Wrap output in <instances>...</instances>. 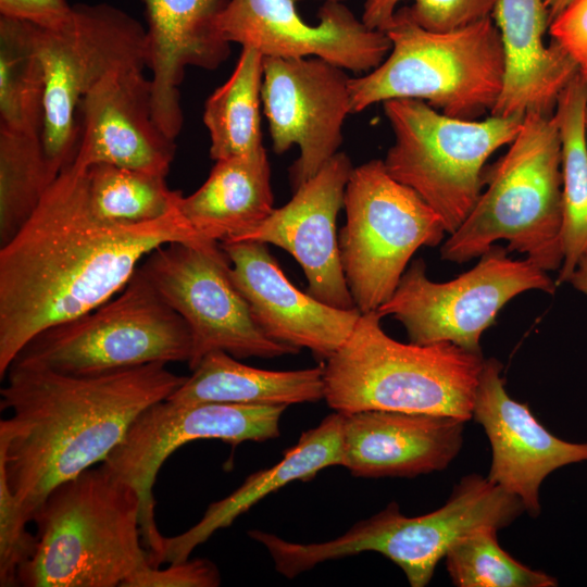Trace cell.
Instances as JSON below:
<instances>
[{
    "mask_svg": "<svg viewBox=\"0 0 587 587\" xmlns=\"http://www.w3.org/2000/svg\"><path fill=\"white\" fill-rule=\"evenodd\" d=\"M286 408L222 402L178 404L166 399L136 417L102 464L137 490L142 541L149 555L160 551L164 538L154 519L153 485L167 457L198 439H220L237 446L276 438Z\"/></svg>",
    "mask_w": 587,
    "mask_h": 587,
    "instance_id": "cell-13",
    "label": "cell"
},
{
    "mask_svg": "<svg viewBox=\"0 0 587 587\" xmlns=\"http://www.w3.org/2000/svg\"><path fill=\"white\" fill-rule=\"evenodd\" d=\"M179 209L209 241L233 242L255 228L275 209L264 147L248 155L215 161L207 180L182 197Z\"/></svg>",
    "mask_w": 587,
    "mask_h": 587,
    "instance_id": "cell-24",
    "label": "cell"
},
{
    "mask_svg": "<svg viewBox=\"0 0 587 587\" xmlns=\"http://www.w3.org/2000/svg\"><path fill=\"white\" fill-rule=\"evenodd\" d=\"M296 2L229 0L217 29L228 43L264 58H320L358 75L377 67L389 53L387 35L369 27L344 2H324L315 25L300 16Z\"/></svg>",
    "mask_w": 587,
    "mask_h": 587,
    "instance_id": "cell-14",
    "label": "cell"
},
{
    "mask_svg": "<svg viewBox=\"0 0 587 587\" xmlns=\"http://www.w3.org/2000/svg\"><path fill=\"white\" fill-rule=\"evenodd\" d=\"M264 57L242 48L228 79L207 99L203 123L214 161L257 152L262 145L261 109Z\"/></svg>",
    "mask_w": 587,
    "mask_h": 587,
    "instance_id": "cell-27",
    "label": "cell"
},
{
    "mask_svg": "<svg viewBox=\"0 0 587 587\" xmlns=\"http://www.w3.org/2000/svg\"><path fill=\"white\" fill-rule=\"evenodd\" d=\"M191 346L187 324L139 265L113 298L42 330L14 361L86 376L152 362L188 363Z\"/></svg>",
    "mask_w": 587,
    "mask_h": 587,
    "instance_id": "cell-8",
    "label": "cell"
},
{
    "mask_svg": "<svg viewBox=\"0 0 587 587\" xmlns=\"http://www.w3.org/2000/svg\"><path fill=\"white\" fill-rule=\"evenodd\" d=\"M491 17L502 43L504 77L490 114L552 113L579 68L557 42L545 43L550 24L545 0H497Z\"/></svg>",
    "mask_w": 587,
    "mask_h": 587,
    "instance_id": "cell-22",
    "label": "cell"
},
{
    "mask_svg": "<svg viewBox=\"0 0 587 587\" xmlns=\"http://www.w3.org/2000/svg\"><path fill=\"white\" fill-rule=\"evenodd\" d=\"M324 399V364L268 371L240 363L221 350L205 354L167 400L178 404L222 402L286 405Z\"/></svg>",
    "mask_w": 587,
    "mask_h": 587,
    "instance_id": "cell-25",
    "label": "cell"
},
{
    "mask_svg": "<svg viewBox=\"0 0 587 587\" xmlns=\"http://www.w3.org/2000/svg\"><path fill=\"white\" fill-rule=\"evenodd\" d=\"M36 41L46 75L42 141L58 176L75 157L80 99L108 75L148 68L147 32L114 5L76 3L63 27H36Z\"/></svg>",
    "mask_w": 587,
    "mask_h": 587,
    "instance_id": "cell-10",
    "label": "cell"
},
{
    "mask_svg": "<svg viewBox=\"0 0 587 587\" xmlns=\"http://www.w3.org/2000/svg\"><path fill=\"white\" fill-rule=\"evenodd\" d=\"M553 114L561 140L563 260L555 280L561 285L587 251V86L580 71L560 93Z\"/></svg>",
    "mask_w": 587,
    "mask_h": 587,
    "instance_id": "cell-26",
    "label": "cell"
},
{
    "mask_svg": "<svg viewBox=\"0 0 587 587\" xmlns=\"http://www.w3.org/2000/svg\"><path fill=\"white\" fill-rule=\"evenodd\" d=\"M92 212L114 224L155 221L178 208L183 193L168 188L162 175L98 163L86 167Z\"/></svg>",
    "mask_w": 587,
    "mask_h": 587,
    "instance_id": "cell-29",
    "label": "cell"
},
{
    "mask_svg": "<svg viewBox=\"0 0 587 587\" xmlns=\"http://www.w3.org/2000/svg\"><path fill=\"white\" fill-rule=\"evenodd\" d=\"M551 40L587 71V0H573L549 25Z\"/></svg>",
    "mask_w": 587,
    "mask_h": 587,
    "instance_id": "cell-35",
    "label": "cell"
},
{
    "mask_svg": "<svg viewBox=\"0 0 587 587\" xmlns=\"http://www.w3.org/2000/svg\"><path fill=\"white\" fill-rule=\"evenodd\" d=\"M401 0H365L362 21L384 32ZM497 0H413L412 18L434 32L452 30L491 17Z\"/></svg>",
    "mask_w": 587,
    "mask_h": 587,
    "instance_id": "cell-32",
    "label": "cell"
},
{
    "mask_svg": "<svg viewBox=\"0 0 587 587\" xmlns=\"http://www.w3.org/2000/svg\"><path fill=\"white\" fill-rule=\"evenodd\" d=\"M67 0H0V16L29 23L42 29H59L72 17Z\"/></svg>",
    "mask_w": 587,
    "mask_h": 587,
    "instance_id": "cell-36",
    "label": "cell"
},
{
    "mask_svg": "<svg viewBox=\"0 0 587 587\" xmlns=\"http://www.w3.org/2000/svg\"><path fill=\"white\" fill-rule=\"evenodd\" d=\"M362 313L346 342L324 363V399L336 412L387 410L467 422L485 358L451 342L402 344Z\"/></svg>",
    "mask_w": 587,
    "mask_h": 587,
    "instance_id": "cell-4",
    "label": "cell"
},
{
    "mask_svg": "<svg viewBox=\"0 0 587 587\" xmlns=\"http://www.w3.org/2000/svg\"><path fill=\"white\" fill-rule=\"evenodd\" d=\"M507 152L483 173L487 185L462 224L445 241L441 259L463 263L495 242L544 271L560 270L563 254L561 140L553 113L529 112Z\"/></svg>",
    "mask_w": 587,
    "mask_h": 587,
    "instance_id": "cell-5",
    "label": "cell"
},
{
    "mask_svg": "<svg viewBox=\"0 0 587 587\" xmlns=\"http://www.w3.org/2000/svg\"><path fill=\"white\" fill-rule=\"evenodd\" d=\"M30 522L0 466V586L18 585L20 569L34 555L37 537L26 529Z\"/></svg>",
    "mask_w": 587,
    "mask_h": 587,
    "instance_id": "cell-33",
    "label": "cell"
},
{
    "mask_svg": "<svg viewBox=\"0 0 587 587\" xmlns=\"http://www.w3.org/2000/svg\"><path fill=\"white\" fill-rule=\"evenodd\" d=\"M73 162L108 163L162 176L170 172L175 142L152 115L151 82L143 70L108 75L79 101Z\"/></svg>",
    "mask_w": 587,
    "mask_h": 587,
    "instance_id": "cell-18",
    "label": "cell"
},
{
    "mask_svg": "<svg viewBox=\"0 0 587 587\" xmlns=\"http://www.w3.org/2000/svg\"><path fill=\"white\" fill-rule=\"evenodd\" d=\"M350 78L320 58H264L262 111L273 150L299 148L290 168L295 189L338 153L345 120L352 114Z\"/></svg>",
    "mask_w": 587,
    "mask_h": 587,
    "instance_id": "cell-15",
    "label": "cell"
},
{
    "mask_svg": "<svg viewBox=\"0 0 587 587\" xmlns=\"http://www.w3.org/2000/svg\"><path fill=\"white\" fill-rule=\"evenodd\" d=\"M45 97L36 27L0 16V127L42 136Z\"/></svg>",
    "mask_w": 587,
    "mask_h": 587,
    "instance_id": "cell-28",
    "label": "cell"
},
{
    "mask_svg": "<svg viewBox=\"0 0 587 587\" xmlns=\"http://www.w3.org/2000/svg\"><path fill=\"white\" fill-rule=\"evenodd\" d=\"M342 421L340 412L327 415L317 426L303 432L297 444L273 466L257 471L227 497L211 503L202 519L177 536L163 538L151 565L188 560L200 544L216 530L228 527L251 507L295 480H310L322 470L341 465Z\"/></svg>",
    "mask_w": 587,
    "mask_h": 587,
    "instance_id": "cell-23",
    "label": "cell"
},
{
    "mask_svg": "<svg viewBox=\"0 0 587 587\" xmlns=\"http://www.w3.org/2000/svg\"><path fill=\"white\" fill-rule=\"evenodd\" d=\"M580 73H582V75H583V77L585 79L586 86H587V71L580 72Z\"/></svg>",
    "mask_w": 587,
    "mask_h": 587,
    "instance_id": "cell-40",
    "label": "cell"
},
{
    "mask_svg": "<svg viewBox=\"0 0 587 587\" xmlns=\"http://www.w3.org/2000/svg\"><path fill=\"white\" fill-rule=\"evenodd\" d=\"M347 221L339 234L345 278L361 313L377 311L395 292L408 262L447 233L439 215L383 160L352 168L346 186Z\"/></svg>",
    "mask_w": 587,
    "mask_h": 587,
    "instance_id": "cell-9",
    "label": "cell"
},
{
    "mask_svg": "<svg viewBox=\"0 0 587 587\" xmlns=\"http://www.w3.org/2000/svg\"><path fill=\"white\" fill-rule=\"evenodd\" d=\"M137 490L102 463L57 485L32 522L37 548L18 571L25 587H121L150 563Z\"/></svg>",
    "mask_w": 587,
    "mask_h": 587,
    "instance_id": "cell-3",
    "label": "cell"
},
{
    "mask_svg": "<svg viewBox=\"0 0 587 587\" xmlns=\"http://www.w3.org/2000/svg\"><path fill=\"white\" fill-rule=\"evenodd\" d=\"M352 168L349 157L338 152L298 186L285 205L275 208L260 225L236 240L272 243L286 250L304 272L307 292L342 310L357 308L342 271L336 232Z\"/></svg>",
    "mask_w": 587,
    "mask_h": 587,
    "instance_id": "cell-17",
    "label": "cell"
},
{
    "mask_svg": "<svg viewBox=\"0 0 587 587\" xmlns=\"http://www.w3.org/2000/svg\"><path fill=\"white\" fill-rule=\"evenodd\" d=\"M508 252L494 245L472 270L445 283L430 280L424 261L414 260L377 312L398 320L412 344L451 342L482 352V334L511 299L527 290L552 295L558 286L532 261Z\"/></svg>",
    "mask_w": 587,
    "mask_h": 587,
    "instance_id": "cell-11",
    "label": "cell"
},
{
    "mask_svg": "<svg viewBox=\"0 0 587 587\" xmlns=\"http://www.w3.org/2000/svg\"><path fill=\"white\" fill-rule=\"evenodd\" d=\"M57 178L42 136L0 127V241L7 243Z\"/></svg>",
    "mask_w": 587,
    "mask_h": 587,
    "instance_id": "cell-30",
    "label": "cell"
},
{
    "mask_svg": "<svg viewBox=\"0 0 587 587\" xmlns=\"http://www.w3.org/2000/svg\"><path fill=\"white\" fill-rule=\"evenodd\" d=\"M342 462L355 477H415L446 470L463 445V420L365 410L342 413Z\"/></svg>",
    "mask_w": 587,
    "mask_h": 587,
    "instance_id": "cell-20",
    "label": "cell"
},
{
    "mask_svg": "<svg viewBox=\"0 0 587 587\" xmlns=\"http://www.w3.org/2000/svg\"><path fill=\"white\" fill-rule=\"evenodd\" d=\"M147 20L152 115L174 139L183 126L179 85L187 66L214 70L230 53L217 20L229 0H140Z\"/></svg>",
    "mask_w": 587,
    "mask_h": 587,
    "instance_id": "cell-21",
    "label": "cell"
},
{
    "mask_svg": "<svg viewBox=\"0 0 587 587\" xmlns=\"http://www.w3.org/2000/svg\"><path fill=\"white\" fill-rule=\"evenodd\" d=\"M229 259L221 245L170 242L151 251L140 268L159 294L187 324L191 335L192 371L216 350L236 359L275 358L300 350L267 337L229 275Z\"/></svg>",
    "mask_w": 587,
    "mask_h": 587,
    "instance_id": "cell-12",
    "label": "cell"
},
{
    "mask_svg": "<svg viewBox=\"0 0 587 587\" xmlns=\"http://www.w3.org/2000/svg\"><path fill=\"white\" fill-rule=\"evenodd\" d=\"M264 242H222L229 275L271 339L329 359L349 338L361 312L325 304L289 282Z\"/></svg>",
    "mask_w": 587,
    "mask_h": 587,
    "instance_id": "cell-19",
    "label": "cell"
},
{
    "mask_svg": "<svg viewBox=\"0 0 587 587\" xmlns=\"http://www.w3.org/2000/svg\"><path fill=\"white\" fill-rule=\"evenodd\" d=\"M567 283L587 296V251L579 258Z\"/></svg>",
    "mask_w": 587,
    "mask_h": 587,
    "instance_id": "cell-37",
    "label": "cell"
},
{
    "mask_svg": "<svg viewBox=\"0 0 587 587\" xmlns=\"http://www.w3.org/2000/svg\"><path fill=\"white\" fill-rule=\"evenodd\" d=\"M498 529L482 526L458 540L445 555L446 569L458 587H555V577L533 570L498 542Z\"/></svg>",
    "mask_w": 587,
    "mask_h": 587,
    "instance_id": "cell-31",
    "label": "cell"
},
{
    "mask_svg": "<svg viewBox=\"0 0 587 587\" xmlns=\"http://www.w3.org/2000/svg\"><path fill=\"white\" fill-rule=\"evenodd\" d=\"M5 376L0 466L29 521L57 485L103 462L142 411L187 379L163 362L80 376L13 361Z\"/></svg>",
    "mask_w": 587,
    "mask_h": 587,
    "instance_id": "cell-2",
    "label": "cell"
},
{
    "mask_svg": "<svg viewBox=\"0 0 587 587\" xmlns=\"http://www.w3.org/2000/svg\"><path fill=\"white\" fill-rule=\"evenodd\" d=\"M170 242L215 243L193 229L179 205L139 224L99 218L86 167L65 166L0 248V377L35 336L113 298L151 251Z\"/></svg>",
    "mask_w": 587,
    "mask_h": 587,
    "instance_id": "cell-1",
    "label": "cell"
},
{
    "mask_svg": "<svg viewBox=\"0 0 587 587\" xmlns=\"http://www.w3.org/2000/svg\"><path fill=\"white\" fill-rule=\"evenodd\" d=\"M502 369L496 358L485 359L472 419L490 442L487 478L519 498L529 516L538 517L542 482L562 466L587 462V442H570L550 433L527 403L509 396Z\"/></svg>",
    "mask_w": 587,
    "mask_h": 587,
    "instance_id": "cell-16",
    "label": "cell"
},
{
    "mask_svg": "<svg viewBox=\"0 0 587 587\" xmlns=\"http://www.w3.org/2000/svg\"><path fill=\"white\" fill-rule=\"evenodd\" d=\"M384 33L391 43L387 57L371 72L350 78L351 113L392 99H416L452 117L490 114L504 77L502 43L492 17L434 32L420 26L402 7Z\"/></svg>",
    "mask_w": 587,
    "mask_h": 587,
    "instance_id": "cell-6",
    "label": "cell"
},
{
    "mask_svg": "<svg viewBox=\"0 0 587 587\" xmlns=\"http://www.w3.org/2000/svg\"><path fill=\"white\" fill-rule=\"evenodd\" d=\"M383 108L394 133L383 160L387 172L413 189L452 234L482 193L486 161L514 139L524 116L464 120L416 99L388 100Z\"/></svg>",
    "mask_w": 587,
    "mask_h": 587,
    "instance_id": "cell-7",
    "label": "cell"
},
{
    "mask_svg": "<svg viewBox=\"0 0 587 587\" xmlns=\"http://www.w3.org/2000/svg\"><path fill=\"white\" fill-rule=\"evenodd\" d=\"M573 0H545L549 13L550 23L572 2ZM550 25V24H549Z\"/></svg>",
    "mask_w": 587,
    "mask_h": 587,
    "instance_id": "cell-38",
    "label": "cell"
},
{
    "mask_svg": "<svg viewBox=\"0 0 587 587\" xmlns=\"http://www.w3.org/2000/svg\"><path fill=\"white\" fill-rule=\"evenodd\" d=\"M221 576L214 563L207 559L170 563L167 567L141 566L121 587H215Z\"/></svg>",
    "mask_w": 587,
    "mask_h": 587,
    "instance_id": "cell-34",
    "label": "cell"
},
{
    "mask_svg": "<svg viewBox=\"0 0 587 587\" xmlns=\"http://www.w3.org/2000/svg\"><path fill=\"white\" fill-rule=\"evenodd\" d=\"M297 1H300V0H297ZM316 1H322L324 3V2H345L347 0H316Z\"/></svg>",
    "mask_w": 587,
    "mask_h": 587,
    "instance_id": "cell-39",
    "label": "cell"
}]
</instances>
